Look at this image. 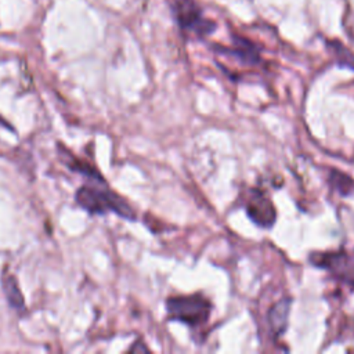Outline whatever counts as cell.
Instances as JSON below:
<instances>
[{
  "instance_id": "cell-1",
  "label": "cell",
  "mask_w": 354,
  "mask_h": 354,
  "mask_svg": "<svg viewBox=\"0 0 354 354\" xmlns=\"http://www.w3.org/2000/svg\"><path fill=\"white\" fill-rule=\"evenodd\" d=\"M76 202L91 214L113 212L127 220L136 218L133 207L123 198L105 187L83 185L76 192Z\"/></svg>"
},
{
  "instance_id": "cell-2",
  "label": "cell",
  "mask_w": 354,
  "mask_h": 354,
  "mask_svg": "<svg viewBox=\"0 0 354 354\" xmlns=\"http://www.w3.org/2000/svg\"><path fill=\"white\" fill-rule=\"evenodd\" d=\"M170 11L176 25L185 36L203 39L217 29V22L205 15L203 7L196 0H171Z\"/></svg>"
},
{
  "instance_id": "cell-3",
  "label": "cell",
  "mask_w": 354,
  "mask_h": 354,
  "mask_svg": "<svg viewBox=\"0 0 354 354\" xmlns=\"http://www.w3.org/2000/svg\"><path fill=\"white\" fill-rule=\"evenodd\" d=\"M212 301L201 293L173 296L166 300V311L169 319L196 328L207 322L212 314Z\"/></svg>"
},
{
  "instance_id": "cell-4",
  "label": "cell",
  "mask_w": 354,
  "mask_h": 354,
  "mask_svg": "<svg viewBox=\"0 0 354 354\" xmlns=\"http://www.w3.org/2000/svg\"><path fill=\"white\" fill-rule=\"evenodd\" d=\"M310 260L314 266L328 270L340 281L354 286V261L348 253L343 250L313 253Z\"/></svg>"
},
{
  "instance_id": "cell-5",
  "label": "cell",
  "mask_w": 354,
  "mask_h": 354,
  "mask_svg": "<svg viewBox=\"0 0 354 354\" xmlns=\"http://www.w3.org/2000/svg\"><path fill=\"white\" fill-rule=\"evenodd\" d=\"M248 217L261 228H271L277 220L275 206L271 199L260 189H252L246 199Z\"/></svg>"
},
{
  "instance_id": "cell-6",
  "label": "cell",
  "mask_w": 354,
  "mask_h": 354,
  "mask_svg": "<svg viewBox=\"0 0 354 354\" xmlns=\"http://www.w3.org/2000/svg\"><path fill=\"white\" fill-rule=\"evenodd\" d=\"M231 40H232L231 47L213 46L214 51L230 55L245 65H260L261 55H260V48L257 44H254L252 40H249L241 35H232Z\"/></svg>"
},
{
  "instance_id": "cell-7",
  "label": "cell",
  "mask_w": 354,
  "mask_h": 354,
  "mask_svg": "<svg viewBox=\"0 0 354 354\" xmlns=\"http://www.w3.org/2000/svg\"><path fill=\"white\" fill-rule=\"evenodd\" d=\"M290 304L292 300L289 297L281 299L277 303L271 306L267 314L268 325H270V332L274 337H279L281 335L285 333L288 328V319H289V313H290Z\"/></svg>"
},
{
  "instance_id": "cell-8",
  "label": "cell",
  "mask_w": 354,
  "mask_h": 354,
  "mask_svg": "<svg viewBox=\"0 0 354 354\" xmlns=\"http://www.w3.org/2000/svg\"><path fill=\"white\" fill-rule=\"evenodd\" d=\"M325 46L328 47L329 53L333 55L339 66L354 71V53L350 48H347L340 40L336 39H326Z\"/></svg>"
},
{
  "instance_id": "cell-9",
  "label": "cell",
  "mask_w": 354,
  "mask_h": 354,
  "mask_svg": "<svg viewBox=\"0 0 354 354\" xmlns=\"http://www.w3.org/2000/svg\"><path fill=\"white\" fill-rule=\"evenodd\" d=\"M3 288H4V293H6V297L10 303V306L14 307L17 311H24V308H25L24 297H22L18 283L12 275H6L3 278Z\"/></svg>"
},
{
  "instance_id": "cell-10",
  "label": "cell",
  "mask_w": 354,
  "mask_h": 354,
  "mask_svg": "<svg viewBox=\"0 0 354 354\" xmlns=\"http://www.w3.org/2000/svg\"><path fill=\"white\" fill-rule=\"evenodd\" d=\"M329 183L343 196H347L354 192V180L339 170H330Z\"/></svg>"
}]
</instances>
